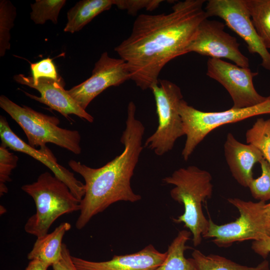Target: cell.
<instances>
[{"label":"cell","mask_w":270,"mask_h":270,"mask_svg":"<svg viewBox=\"0 0 270 270\" xmlns=\"http://www.w3.org/2000/svg\"><path fill=\"white\" fill-rule=\"evenodd\" d=\"M190 258L194 270H270L269 263L263 260L256 266H248L236 263L225 257L216 255H205L194 250Z\"/></svg>","instance_id":"19"},{"label":"cell","mask_w":270,"mask_h":270,"mask_svg":"<svg viewBox=\"0 0 270 270\" xmlns=\"http://www.w3.org/2000/svg\"><path fill=\"white\" fill-rule=\"evenodd\" d=\"M0 137L2 144L14 151L26 154L47 166L54 176L64 182L72 194L81 200L85 194L84 184L77 180L74 174L62 166L46 146L37 150L20 138L11 129L4 116H0Z\"/></svg>","instance_id":"13"},{"label":"cell","mask_w":270,"mask_h":270,"mask_svg":"<svg viewBox=\"0 0 270 270\" xmlns=\"http://www.w3.org/2000/svg\"><path fill=\"white\" fill-rule=\"evenodd\" d=\"M262 174L253 178L248 188L255 199L266 202L270 200V164L263 158L260 162Z\"/></svg>","instance_id":"25"},{"label":"cell","mask_w":270,"mask_h":270,"mask_svg":"<svg viewBox=\"0 0 270 270\" xmlns=\"http://www.w3.org/2000/svg\"><path fill=\"white\" fill-rule=\"evenodd\" d=\"M5 208L3 206H0V214H2L6 212V210H4Z\"/></svg>","instance_id":"33"},{"label":"cell","mask_w":270,"mask_h":270,"mask_svg":"<svg viewBox=\"0 0 270 270\" xmlns=\"http://www.w3.org/2000/svg\"><path fill=\"white\" fill-rule=\"evenodd\" d=\"M224 154L232 176L242 186L248 187L253 178L254 165L264 158L254 146L238 141L232 133L226 135Z\"/></svg>","instance_id":"16"},{"label":"cell","mask_w":270,"mask_h":270,"mask_svg":"<svg viewBox=\"0 0 270 270\" xmlns=\"http://www.w3.org/2000/svg\"><path fill=\"white\" fill-rule=\"evenodd\" d=\"M212 180L209 172L194 166L180 168L162 179L164 183L174 186L170 191V196L184 206V214L174 220L184 223L190 230L194 246L200 244L208 231L209 220L202 208V204L212 195Z\"/></svg>","instance_id":"3"},{"label":"cell","mask_w":270,"mask_h":270,"mask_svg":"<svg viewBox=\"0 0 270 270\" xmlns=\"http://www.w3.org/2000/svg\"><path fill=\"white\" fill-rule=\"evenodd\" d=\"M32 80L34 82L40 78H46L54 80H62L58 76L56 67L52 59L47 58L36 63H30Z\"/></svg>","instance_id":"27"},{"label":"cell","mask_w":270,"mask_h":270,"mask_svg":"<svg viewBox=\"0 0 270 270\" xmlns=\"http://www.w3.org/2000/svg\"><path fill=\"white\" fill-rule=\"evenodd\" d=\"M34 200L36 213L24 225L26 232L39 238L48 233L60 216L80 209V201L62 181L48 172L40 174L37 180L22 186Z\"/></svg>","instance_id":"4"},{"label":"cell","mask_w":270,"mask_h":270,"mask_svg":"<svg viewBox=\"0 0 270 270\" xmlns=\"http://www.w3.org/2000/svg\"><path fill=\"white\" fill-rule=\"evenodd\" d=\"M49 266L44 262L34 259L30 260L25 270H47Z\"/></svg>","instance_id":"31"},{"label":"cell","mask_w":270,"mask_h":270,"mask_svg":"<svg viewBox=\"0 0 270 270\" xmlns=\"http://www.w3.org/2000/svg\"><path fill=\"white\" fill-rule=\"evenodd\" d=\"M114 0H82L78 2L67 12L68 22L64 29L73 34L82 30L96 16L110 10Z\"/></svg>","instance_id":"18"},{"label":"cell","mask_w":270,"mask_h":270,"mask_svg":"<svg viewBox=\"0 0 270 270\" xmlns=\"http://www.w3.org/2000/svg\"><path fill=\"white\" fill-rule=\"evenodd\" d=\"M0 106L22 129L30 146L44 148L46 144L52 143L76 154L81 153L79 132L60 128V122L56 117L36 112L26 106H20L4 95L0 96Z\"/></svg>","instance_id":"5"},{"label":"cell","mask_w":270,"mask_h":270,"mask_svg":"<svg viewBox=\"0 0 270 270\" xmlns=\"http://www.w3.org/2000/svg\"><path fill=\"white\" fill-rule=\"evenodd\" d=\"M237 208L240 216L235 221L222 225L209 219V226L204 238H214L219 247H228L234 242L247 240H260L270 236L264 214L265 202L244 201L238 198L228 199Z\"/></svg>","instance_id":"8"},{"label":"cell","mask_w":270,"mask_h":270,"mask_svg":"<svg viewBox=\"0 0 270 270\" xmlns=\"http://www.w3.org/2000/svg\"><path fill=\"white\" fill-rule=\"evenodd\" d=\"M156 102L158 126L146 140L144 146L161 156L171 150L176 140L185 135L179 112L183 100L180 88L166 80H160L150 88Z\"/></svg>","instance_id":"7"},{"label":"cell","mask_w":270,"mask_h":270,"mask_svg":"<svg viewBox=\"0 0 270 270\" xmlns=\"http://www.w3.org/2000/svg\"><path fill=\"white\" fill-rule=\"evenodd\" d=\"M204 0L176 3L168 13L141 14L129 36L114 48L126 63L130 80L142 90L158 82L172 60L188 52L200 24L208 18Z\"/></svg>","instance_id":"1"},{"label":"cell","mask_w":270,"mask_h":270,"mask_svg":"<svg viewBox=\"0 0 270 270\" xmlns=\"http://www.w3.org/2000/svg\"><path fill=\"white\" fill-rule=\"evenodd\" d=\"M246 139L247 144L258 148L264 158L270 164V118L256 120L246 130Z\"/></svg>","instance_id":"22"},{"label":"cell","mask_w":270,"mask_h":270,"mask_svg":"<svg viewBox=\"0 0 270 270\" xmlns=\"http://www.w3.org/2000/svg\"><path fill=\"white\" fill-rule=\"evenodd\" d=\"M204 10L208 18L218 16L222 19L244 40L248 52L260 56L262 66L270 72V52L256 30L246 0H209Z\"/></svg>","instance_id":"9"},{"label":"cell","mask_w":270,"mask_h":270,"mask_svg":"<svg viewBox=\"0 0 270 270\" xmlns=\"http://www.w3.org/2000/svg\"><path fill=\"white\" fill-rule=\"evenodd\" d=\"M163 2L162 0H114V5L120 10H126L130 14L135 15L142 9L152 11Z\"/></svg>","instance_id":"28"},{"label":"cell","mask_w":270,"mask_h":270,"mask_svg":"<svg viewBox=\"0 0 270 270\" xmlns=\"http://www.w3.org/2000/svg\"><path fill=\"white\" fill-rule=\"evenodd\" d=\"M252 248L256 253L266 258L270 254V236L262 240L254 241Z\"/></svg>","instance_id":"30"},{"label":"cell","mask_w":270,"mask_h":270,"mask_svg":"<svg viewBox=\"0 0 270 270\" xmlns=\"http://www.w3.org/2000/svg\"><path fill=\"white\" fill-rule=\"evenodd\" d=\"M16 9L8 0L0 1V56H3L10 49V31L14 26Z\"/></svg>","instance_id":"24"},{"label":"cell","mask_w":270,"mask_h":270,"mask_svg":"<svg viewBox=\"0 0 270 270\" xmlns=\"http://www.w3.org/2000/svg\"><path fill=\"white\" fill-rule=\"evenodd\" d=\"M72 256L67 246L63 243L62 258L52 266L53 270H78L73 263Z\"/></svg>","instance_id":"29"},{"label":"cell","mask_w":270,"mask_h":270,"mask_svg":"<svg viewBox=\"0 0 270 270\" xmlns=\"http://www.w3.org/2000/svg\"><path fill=\"white\" fill-rule=\"evenodd\" d=\"M66 2V0H36L30 4L32 10L30 19L36 24H42L48 20L56 24L60 10Z\"/></svg>","instance_id":"23"},{"label":"cell","mask_w":270,"mask_h":270,"mask_svg":"<svg viewBox=\"0 0 270 270\" xmlns=\"http://www.w3.org/2000/svg\"><path fill=\"white\" fill-rule=\"evenodd\" d=\"M136 106L131 101L127 108L126 128L120 138L124 150L111 161L92 168L70 160L68 164L84 180L85 194L80 201V214L76 223L83 228L96 214L120 201L134 202L142 197L132 188L130 181L143 150L144 126L136 118Z\"/></svg>","instance_id":"2"},{"label":"cell","mask_w":270,"mask_h":270,"mask_svg":"<svg viewBox=\"0 0 270 270\" xmlns=\"http://www.w3.org/2000/svg\"><path fill=\"white\" fill-rule=\"evenodd\" d=\"M263 212L268 228L270 230V202L264 204Z\"/></svg>","instance_id":"32"},{"label":"cell","mask_w":270,"mask_h":270,"mask_svg":"<svg viewBox=\"0 0 270 270\" xmlns=\"http://www.w3.org/2000/svg\"><path fill=\"white\" fill-rule=\"evenodd\" d=\"M128 80L130 74L126 62L120 58L110 57L106 52L95 63L91 76L66 90L86 110L90 102L107 88L118 86Z\"/></svg>","instance_id":"12"},{"label":"cell","mask_w":270,"mask_h":270,"mask_svg":"<svg viewBox=\"0 0 270 270\" xmlns=\"http://www.w3.org/2000/svg\"><path fill=\"white\" fill-rule=\"evenodd\" d=\"M256 30L267 49L270 48V0H246Z\"/></svg>","instance_id":"21"},{"label":"cell","mask_w":270,"mask_h":270,"mask_svg":"<svg viewBox=\"0 0 270 270\" xmlns=\"http://www.w3.org/2000/svg\"><path fill=\"white\" fill-rule=\"evenodd\" d=\"M224 28L225 24L220 22L204 20L188 48V52H194L213 58H226L238 66L249 68V60L240 52L237 39L226 32Z\"/></svg>","instance_id":"11"},{"label":"cell","mask_w":270,"mask_h":270,"mask_svg":"<svg viewBox=\"0 0 270 270\" xmlns=\"http://www.w3.org/2000/svg\"><path fill=\"white\" fill-rule=\"evenodd\" d=\"M191 234L186 230L180 231L168 246L165 260L154 270H194L190 258H186L184 254Z\"/></svg>","instance_id":"20"},{"label":"cell","mask_w":270,"mask_h":270,"mask_svg":"<svg viewBox=\"0 0 270 270\" xmlns=\"http://www.w3.org/2000/svg\"><path fill=\"white\" fill-rule=\"evenodd\" d=\"M167 252L158 250L148 244L135 253L114 256L108 260L94 262L72 256L78 270H154L165 260Z\"/></svg>","instance_id":"15"},{"label":"cell","mask_w":270,"mask_h":270,"mask_svg":"<svg viewBox=\"0 0 270 270\" xmlns=\"http://www.w3.org/2000/svg\"><path fill=\"white\" fill-rule=\"evenodd\" d=\"M179 112L186 136L182 155L184 160H188L196 146L214 129L254 116L270 114V95L262 102L252 107L232 108L226 110L216 112L201 111L182 100L179 104Z\"/></svg>","instance_id":"6"},{"label":"cell","mask_w":270,"mask_h":270,"mask_svg":"<svg viewBox=\"0 0 270 270\" xmlns=\"http://www.w3.org/2000/svg\"><path fill=\"white\" fill-rule=\"evenodd\" d=\"M206 75L220 84L228 91L234 108L252 107L264 102L266 97L258 94L253 79L258 74L221 59L209 58Z\"/></svg>","instance_id":"10"},{"label":"cell","mask_w":270,"mask_h":270,"mask_svg":"<svg viewBox=\"0 0 270 270\" xmlns=\"http://www.w3.org/2000/svg\"><path fill=\"white\" fill-rule=\"evenodd\" d=\"M71 227L70 223L64 222L52 232L37 238L28 258L39 260L50 266L58 262L62 258L64 236Z\"/></svg>","instance_id":"17"},{"label":"cell","mask_w":270,"mask_h":270,"mask_svg":"<svg viewBox=\"0 0 270 270\" xmlns=\"http://www.w3.org/2000/svg\"><path fill=\"white\" fill-rule=\"evenodd\" d=\"M18 158L1 144L0 146V195L4 196L8 189L6 184L10 181L12 170L17 166Z\"/></svg>","instance_id":"26"},{"label":"cell","mask_w":270,"mask_h":270,"mask_svg":"<svg viewBox=\"0 0 270 270\" xmlns=\"http://www.w3.org/2000/svg\"><path fill=\"white\" fill-rule=\"evenodd\" d=\"M14 80L18 84L36 90L40 94V97L26 92L24 93L30 98L46 104L66 118H68L70 114H74L90 122H93L94 118L82 108L64 89L62 80L56 81L40 78L34 82L32 76H26L22 74H15Z\"/></svg>","instance_id":"14"}]
</instances>
